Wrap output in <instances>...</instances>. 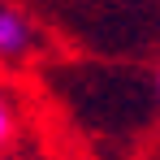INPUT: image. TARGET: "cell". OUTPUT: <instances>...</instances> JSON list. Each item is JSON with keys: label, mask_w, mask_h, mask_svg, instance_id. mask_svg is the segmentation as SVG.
Masks as SVG:
<instances>
[{"label": "cell", "mask_w": 160, "mask_h": 160, "mask_svg": "<svg viewBox=\"0 0 160 160\" xmlns=\"http://www.w3.org/2000/svg\"><path fill=\"white\" fill-rule=\"evenodd\" d=\"M39 43V30L30 18H22L18 9H4L0 4V61H18V56L35 52Z\"/></svg>", "instance_id": "obj_1"}, {"label": "cell", "mask_w": 160, "mask_h": 160, "mask_svg": "<svg viewBox=\"0 0 160 160\" xmlns=\"http://www.w3.org/2000/svg\"><path fill=\"white\" fill-rule=\"evenodd\" d=\"M9 134H13V104H9V95L0 87V147L9 143Z\"/></svg>", "instance_id": "obj_2"}]
</instances>
